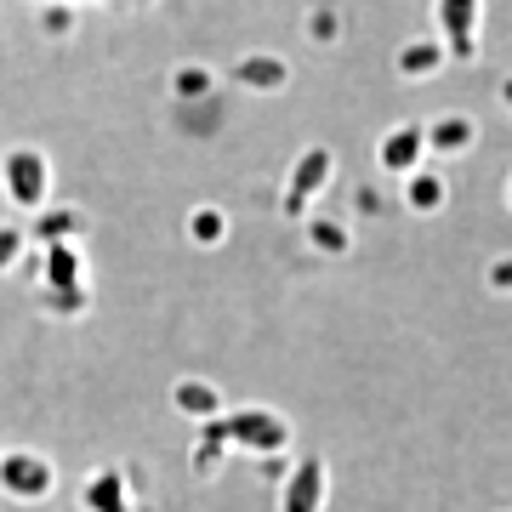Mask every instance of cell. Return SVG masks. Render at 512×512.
Instances as JSON below:
<instances>
[{
  "label": "cell",
  "mask_w": 512,
  "mask_h": 512,
  "mask_svg": "<svg viewBox=\"0 0 512 512\" xmlns=\"http://www.w3.org/2000/svg\"><path fill=\"white\" fill-rule=\"evenodd\" d=\"M217 433L228 439V450L256 456V461L291 450V421L279 416L274 404H239V410H228V416L217 421Z\"/></svg>",
  "instance_id": "6da1fadb"
},
{
  "label": "cell",
  "mask_w": 512,
  "mask_h": 512,
  "mask_svg": "<svg viewBox=\"0 0 512 512\" xmlns=\"http://www.w3.org/2000/svg\"><path fill=\"white\" fill-rule=\"evenodd\" d=\"M0 194H6V205H18V211H46V200H52V160H46V148L35 143H18L0 154Z\"/></svg>",
  "instance_id": "7a4b0ae2"
},
{
  "label": "cell",
  "mask_w": 512,
  "mask_h": 512,
  "mask_svg": "<svg viewBox=\"0 0 512 512\" xmlns=\"http://www.w3.org/2000/svg\"><path fill=\"white\" fill-rule=\"evenodd\" d=\"M330 177H336V154H330L325 143L302 148V154H296V165H291V177H285V194H279L285 217H291V222H308L313 200L330 188Z\"/></svg>",
  "instance_id": "3957f363"
},
{
  "label": "cell",
  "mask_w": 512,
  "mask_h": 512,
  "mask_svg": "<svg viewBox=\"0 0 512 512\" xmlns=\"http://www.w3.org/2000/svg\"><path fill=\"white\" fill-rule=\"evenodd\" d=\"M52 490H57V467L40 456V450L18 444V450L0 456V495H12V501H23V507H35V501H46Z\"/></svg>",
  "instance_id": "277c9868"
},
{
  "label": "cell",
  "mask_w": 512,
  "mask_h": 512,
  "mask_svg": "<svg viewBox=\"0 0 512 512\" xmlns=\"http://www.w3.org/2000/svg\"><path fill=\"white\" fill-rule=\"evenodd\" d=\"M325 495H330L325 456H296L279 478V512H325Z\"/></svg>",
  "instance_id": "5b68a950"
},
{
  "label": "cell",
  "mask_w": 512,
  "mask_h": 512,
  "mask_svg": "<svg viewBox=\"0 0 512 512\" xmlns=\"http://www.w3.org/2000/svg\"><path fill=\"white\" fill-rule=\"evenodd\" d=\"M427 154H433V143H427V126H421V120H399V126H387L382 137H376V165H382L387 177L421 171Z\"/></svg>",
  "instance_id": "8992f818"
},
{
  "label": "cell",
  "mask_w": 512,
  "mask_h": 512,
  "mask_svg": "<svg viewBox=\"0 0 512 512\" xmlns=\"http://www.w3.org/2000/svg\"><path fill=\"white\" fill-rule=\"evenodd\" d=\"M234 86L239 92H256V97H274L291 86V63L279 52H245L234 63Z\"/></svg>",
  "instance_id": "52a82bcc"
},
{
  "label": "cell",
  "mask_w": 512,
  "mask_h": 512,
  "mask_svg": "<svg viewBox=\"0 0 512 512\" xmlns=\"http://www.w3.org/2000/svg\"><path fill=\"white\" fill-rule=\"evenodd\" d=\"M171 410L183 421H222L228 416V399H222L217 387L205 382V376H183V382H171Z\"/></svg>",
  "instance_id": "ba28073f"
},
{
  "label": "cell",
  "mask_w": 512,
  "mask_h": 512,
  "mask_svg": "<svg viewBox=\"0 0 512 512\" xmlns=\"http://www.w3.org/2000/svg\"><path fill=\"white\" fill-rule=\"evenodd\" d=\"M439 29H444V46L450 57H473L478 52V0H439Z\"/></svg>",
  "instance_id": "9c48e42d"
},
{
  "label": "cell",
  "mask_w": 512,
  "mask_h": 512,
  "mask_svg": "<svg viewBox=\"0 0 512 512\" xmlns=\"http://www.w3.org/2000/svg\"><path fill=\"white\" fill-rule=\"evenodd\" d=\"M86 256H80V245L74 239H63V245H46L40 251V285L46 291H74V285H86Z\"/></svg>",
  "instance_id": "30bf717a"
},
{
  "label": "cell",
  "mask_w": 512,
  "mask_h": 512,
  "mask_svg": "<svg viewBox=\"0 0 512 512\" xmlns=\"http://www.w3.org/2000/svg\"><path fill=\"white\" fill-rule=\"evenodd\" d=\"M80 507L86 512H131V478L114 473V467L92 473L86 484H80Z\"/></svg>",
  "instance_id": "8fae6325"
},
{
  "label": "cell",
  "mask_w": 512,
  "mask_h": 512,
  "mask_svg": "<svg viewBox=\"0 0 512 512\" xmlns=\"http://www.w3.org/2000/svg\"><path fill=\"white\" fill-rule=\"evenodd\" d=\"M444 57H450L444 40H404L399 57H393V69H399V80H433L444 69Z\"/></svg>",
  "instance_id": "7c38bea8"
},
{
  "label": "cell",
  "mask_w": 512,
  "mask_h": 512,
  "mask_svg": "<svg viewBox=\"0 0 512 512\" xmlns=\"http://www.w3.org/2000/svg\"><path fill=\"white\" fill-rule=\"evenodd\" d=\"M29 239H35L40 251H46V245H63V239H80V211H69V205L35 211V217H29Z\"/></svg>",
  "instance_id": "4fadbf2b"
},
{
  "label": "cell",
  "mask_w": 512,
  "mask_h": 512,
  "mask_svg": "<svg viewBox=\"0 0 512 512\" xmlns=\"http://www.w3.org/2000/svg\"><path fill=\"white\" fill-rule=\"evenodd\" d=\"M478 126L467 120V114H439V120H427V143H433V154H461V148H473Z\"/></svg>",
  "instance_id": "5bb4252c"
},
{
  "label": "cell",
  "mask_w": 512,
  "mask_h": 512,
  "mask_svg": "<svg viewBox=\"0 0 512 512\" xmlns=\"http://www.w3.org/2000/svg\"><path fill=\"white\" fill-rule=\"evenodd\" d=\"M444 194H450V183H444V171H433V165H421V171L404 177V205L410 211H439Z\"/></svg>",
  "instance_id": "9a60e30c"
},
{
  "label": "cell",
  "mask_w": 512,
  "mask_h": 512,
  "mask_svg": "<svg viewBox=\"0 0 512 512\" xmlns=\"http://www.w3.org/2000/svg\"><path fill=\"white\" fill-rule=\"evenodd\" d=\"M308 239H313V251H330V256L353 251V228L342 217H308Z\"/></svg>",
  "instance_id": "2e32d148"
},
{
  "label": "cell",
  "mask_w": 512,
  "mask_h": 512,
  "mask_svg": "<svg viewBox=\"0 0 512 512\" xmlns=\"http://www.w3.org/2000/svg\"><path fill=\"white\" fill-rule=\"evenodd\" d=\"M183 228H188V239H194V245H222V239H228V217H222L217 205H194Z\"/></svg>",
  "instance_id": "e0dca14e"
},
{
  "label": "cell",
  "mask_w": 512,
  "mask_h": 512,
  "mask_svg": "<svg viewBox=\"0 0 512 512\" xmlns=\"http://www.w3.org/2000/svg\"><path fill=\"white\" fill-rule=\"evenodd\" d=\"M171 92L183 97V103H194V97H211V92H217V74L205 69V63H183V69L171 74Z\"/></svg>",
  "instance_id": "ac0fdd59"
},
{
  "label": "cell",
  "mask_w": 512,
  "mask_h": 512,
  "mask_svg": "<svg viewBox=\"0 0 512 512\" xmlns=\"http://www.w3.org/2000/svg\"><path fill=\"white\" fill-rule=\"evenodd\" d=\"M23 245H29V222H0V274L18 268Z\"/></svg>",
  "instance_id": "d6986e66"
},
{
  "label": "cell",
  "mask_w": 512,
  "mask_h": 512,
  "mask_svg": "<svg viewBox=\"0 0 512 512\" xmlns=\"http://www.w3.org/2000/svg\"><path fill=\"white\" fill-rule=\"evenodd\" d=\"M46 308H52L57 319H80V313L92 308V291H86V285H74V291H46Z\"/></svg>",
  "instance_id": "ffe728a7"
},
{
  "label": "cell",
  "mask_w": 512,
  "mask_h": 512,
  "mask_svg": "<svg viewBox=\"0 0 512 512\" xmlns=\"http://www.w3.org/2000/svg\"><path fill=\"white\" fill-rule=\"evenodd\" d=\"M308 35L319 40V46H330V40H336V12H330V18H325V12H313V18H308Z\"/></svg>",
  "instance_id": "44dd1931"
},
{
  "label": "cell",
  "mask_w": 512,
  "mask_h": 512,
  "mask_svg": "<svg viewBox=\"0 0 512 512\" xmlns=\"http://www.w3.org/2000/svg\"><path fill=\"white\" fill-rule=\"evenodd\" d=\"M40 23H46V35H69V12H63V6H52V12H40Z\"/></svg>",
  "instance_id": "7402d4cb"
},
{
  "label": "cell",
  "mask_w": 512,
  "mask_h": 512,
  "mask_svg": "<svg viewBox=\"0 0 512 512\" xmlns=\"http://www.w3.org/2000/svg\"><path fill=\"white\" fill-rule=\"evenodd\" d=\"M490 285L495 291H512V256H501V262L490 268Z\"/></svg>",
  "instance_id": "603a6c76"
},
{
  "label": "cell",
  "mask_w": 512,
  "mask_h": 512,
  "mask_svg": "<svg viewBox=\"0 0 512 512\" xmlns=\"http://www.w3.org/2000/svg\"><path fill=\"white\" fill-rule=\"evenodd\" d=\"M501 103H507V109H512V80H507V86H501Z\"/></svg>",
  "instance_id": "cb8c5ba5"
},
{
  "label": "cell",
  "mask_w": 512,
  "mask_h": 512,
  "mask_svg": "<svg viewBox=\"0 0 512 512\" xmlns=\"http://www.w3.org/2000/svg\"><path fill=\"white\" fill-rule=\"evenodd\" d=\"M0 456H6V450H0Z\"/></svg>",
  "instance_id": "d4e9b609"
}]
</instances>
